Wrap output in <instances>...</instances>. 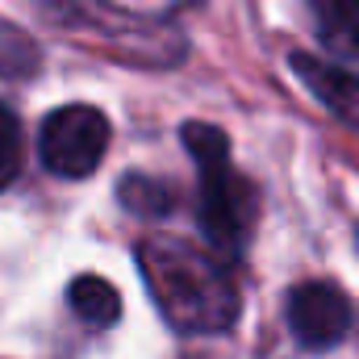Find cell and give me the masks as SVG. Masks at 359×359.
Masks as SVG:
<instances>
[{
	"instance_id": "obj_1",
	"label": "cell",
	"mask_w": 359,
	"mask_h": 359,
	"mask_svg": "<svg viewBox=\"0 0 359 359\" xmlns=\"http://www.w3.org/2000/svg\"><path fill=\"white\" fill-rule=\"evenodd\" d=\"M138 268L168 326L184 334H217L234 326L238 288L213 251L184 238H147L138 243Z\"/></svg>"
},
{
	"instance_id": "obj_2",
	"label": "cell",
	"mask_w": 359,
	"mask_h": 359,
	"mask_svg": "<svg viewBox=\"0 0 359 359\" xmlns=\"http://www.w3.org/2000/svg\"><path fill=\"white\" fill-rule=\"evenodd\" d=\"M192 163H196V222L209 238V251L222 255H238L251 222H255V188L234 172L230 163V138L217 126L205 121H188L180 130Z\"/></svg>"
},
{
	"instance_id": "obj_3",
	"label": "cell",
	"mask_w": 359,
	"mask_h": 359,
	"mask_svg": "<svg viewBox=\"0 0 359 359\" xmlns=\"http://www.w3.org/2000/svg\"><path fill=\"white\" fill-rule=\"evenodd\" d=\"M109 147V117L96 104H63L42 121L38 155L42 168L63 180H84L100 168Z\"/></svg>"
},
{
	"instance_id": "obj_4",
	"label": "cell",
	"mask_w": 359,
	"mask_h": 359,
	"mask_svg": "<svg viewBox=\"0 0 359 359\" xmlns=\"http://www.w3.org/2000/svg\"><path fill=\"white\" fill-rule=\"evenodd\" d=\"M355 313L351 301L326 284V280H305L288 292V330L297 334V343L305 351H330L347 339Z\"/></svg>"
},
{
	"instance_id": "obj_5",
	"label": "cell",
	"mask_w": 359,
	"mask_h": 359,
	"mask_svg": "<svg viewBox=\"0 0 359 359\" xmlns=\"http://www.w3.org/2000/svg\"><path fill=\"white\" fill-rule=\"evenodd\" d=\"M292 72L305 84L309 96H318L347 130L359 134V76L347 72L343 63H326L313 55H292Z\"/></svg>"
},
{
	"instance_id": "obj_6",
	"label": "cell",
	"mask_w": 359,
	"mask_h": 359,
	"mask_svg": "<svg viewBox=\"0 0 359 359\" xmlns=\"http://www.w3.org/2000/svg\"><path fill=\"white\" fill-rule=\"evenodd\" d=\"M309 13L318 42L334 59L359 63V0H309Z\"/></svg>"
},
{
	"instance_id": "obj_7",
	"label": "cell",
	"mask_w": 359,
	"mask_h": 359,
	"mask_svg": "<svg viewBox=\"0 0 359 359\" xmlns=\"http://www.w3.org/2000/svg\"><path fill=\"white\" fill-rule=\"evenodd\" d=\"M67 305H72V313L92 326V330H104V326H117V318H121V297H117V288L109 284V280H100V276H76L72 280V288H67Z\"/></svg>"
},
{
	"instance_id": "obj_8",
	"label": "cell",
	"mask_w": 359,
	"mask_h": 359,
	"mask_svg": "<svg viewBox=\"0 0 359 359\" xmlns=\"http://www.w3.org/2000/svg\"><path fill=\"white\" fill-rule=\"evenodd\" d=\"M172 201H176V192H172L163 180L134 176V172L121 180V205H126L130 213H138V217H163V213L172 209Z\"/></svg>"
},
{
	"instance_id": "obj_9",
	"label": "cell",
	"mask_w": 359,
	"mask_h": 359,
	"mask_svg": "<svg viewBox=\"0 0 359 359\" xmlns=\"http://www.w3.org/2000/svg\"><path fill=\"white\" fill-rule=\"evenodd\" d=\"M21 172V126L0 100V188H8Z\"/></svg>"
}]
</instances>
